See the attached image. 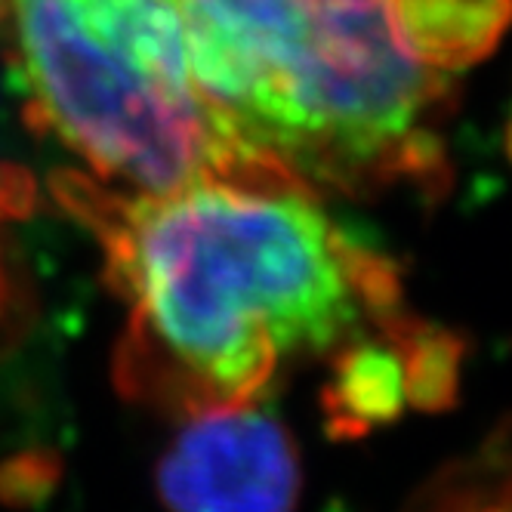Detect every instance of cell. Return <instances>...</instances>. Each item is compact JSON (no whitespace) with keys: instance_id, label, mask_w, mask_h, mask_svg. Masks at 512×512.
Returning a JSON list of instances; mask_svg holds the SVG:
<instances>
[{"instance_id":"obj_1","label":"cell","mask_w":512,"mask_h":512,"mask_svg":"<svg viewBox=\"0 0 512 512\" xmlns=\"http://www.w3.org/2000/svg\"><path fill=\"white\" fill-rule=\"evenodd\" d=\"M50 192L93 235L127 309L118 383L182 420L256 405L287 361L346 346L398 300L389 263L306 186L136 192L59 170Z\"/></svg>"},{"instance_id":"obj_2","label":"cell","mask_w":512,"mask_h":512,"mask_svg":"<svg viewBox=\"0 0 512 512\" xmlns=\"http://www.w3.org/2000/svg\"><path fill=\"white\" fill-rule=\"evenodd\" d=\"M229 124L306 189L429 182L442 164L438 65L405 0H167Z\"/></svg>"},{"instance_id":"obj_3","label":"cell","mask_w":512,"mask_h":512,"mask_svg":"<svg viewBox=\"0 0 512 512\" xmlns=\"http://www.w3.org/2000/svg\"><path fill=\"white\" fill-rule=\"evenodd\" d=\"M0 56L28 124L105 186H303L201 90L167 0H0Z\"/></svg>"},{"instance_id":"obj_4","label":"cell","mask_w":512,"mask_h":512,"mask_svg":"<svg viewBox=\"0 0 512 512\" xmlns=\"http://www.w3.org/2000/svg\"><path fill=\"white\" fill-rule=\"evenodd\" d=\"M300 482L294 438L256 405L186 417L158 463L170 512H294Z\"/></svg>"},{"instance_id":"obj_5","label":"cell","mask_w":512,"mask_h":512,"mask_svg":"<svg viewBox=\"0 0 512 512\" xmlns=\"http://www.w3.org/2000/svg\"><path fill=\"white\" fill-rule=\"evenodd\" d=\"M41 207V189L38 179H34L31 170L0 161V232L10 223H22L31 213H38ZM13 306V278L7 272V253L4 244H0V321L7 318Z\"/></svg>"}]
</instances>
